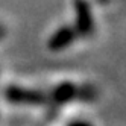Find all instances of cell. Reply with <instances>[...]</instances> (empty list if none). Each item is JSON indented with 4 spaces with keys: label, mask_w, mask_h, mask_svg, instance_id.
Wrapping results in <instances>:
<instances>
[{
    "label": "cell",
    "mask_w": 126,
    "mask_h": 126,
    "mask_svg": "<svg viewBox=\"0 0 126 126\" xmlns=\"http://www.w3.org/2000/svg\"><path fill=\"white\" fill-rule=\"evenodd\" d=\"M49 103H53L55 106H64L68 103H73L76 100H94V88L88 85H78L71 80H62L56 84L47 94Z\"/></svg>",
    "instance_id": "cell-1"
},
{
    "label": "cell",
    "mask_w": 126,
    "mask_h": 126,
    "mask_svg": "<svg viewBox=\"0 0 126 126\" xmlns=\"http://www.w3.org/2000/svg\"><path fill=\"white\" fill-rule=\"evenodd\" d=\"M3 97L8 103L15 106H44L49 103L47 94L37 88H28L21 85H6Z\"/></svg>",
    "instance_id": "cell-2"
},
{
    "label": "cell",
    "mask_w": 126,
    "mask_h": 126,
    "mask_svg": "<svg viewBox=\"0 0 126 126\" xmlns=\"http://www.w3.org/2000/svg\"><path fill=\"white\" fill-rule=\"evenodd\" d=\"M75 31L78 37H90L94 32V18L91 14V8L87 0H75Z\"/></svg>",
    "instance_id": "cell-3"
},
{
    "label": "cell",
    "mask_w": 126,
    "mask_h": 126,
    "mask_svg": "<svg viewBox=\"0 0 126 126\" xmlns=\"http://www.w3.org/2000/svg\"><path fill=\"white\" fill-rule=\"evenodd\" d=\"M76 38H78V33L73 26L64 24L50 35V38L47 41V47L52 52H61V50L70 47L76 41Z\"/></svg>",
    "instance_id": "cell-4"
},
{
    "label": "cell",
    "mask_w": 126,
    "mask_h": 126,
    "mask_svg": "<svg viewBox=\"0 0 126 126\" xmlns=\"http://www.w3.org/2000/svg\"><path fill=\"white\" fill-rule=\"evenodd\" d=\"M65 126H94V125L85 119H75V120H70Z\"/></svg>",
    "instance_id": "cell-5"
},
{
    "label": "cell",
    "mask_w": 126,
    "mask_h": 126,
    "mask_svg": "<svg viewBox=\"0 0 126 126\" xmlns=\"http://www.w3.org/2000/svg\"><path fill=\"white\" fill-rule=\"evenodd\" d=\"M5 35H6V28H5L3 23H0V40H3Z\"/></svg>",
    "instance_id": "cell-6"
}]
</instances>
